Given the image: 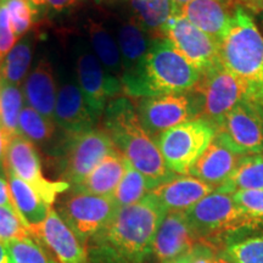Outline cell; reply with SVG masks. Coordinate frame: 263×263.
<instances>
[{"mask_svg":"<svg viewBox=\"0 0 263 263\" xmlns=\"http://www.w3.org/2000/svg\"><path fill=\"white\" fill-rule=\"evenodd\" d=\"M16 35L12 29L10 16L4 0H0V65L16 44Z\"/></svg>","mask_w":263,"mask_h":263,"instance_id":"cell-37","label":"cell"},{"mask_svg":"<svg viewBox=\"0 0 263 263\" xmlns=\"http://www.w3.org/2000/svg\"><path fill=\"white\" fill-rule=\"evenodd\" d=\"M199 242L222 251L227 240L242 230L263 227V219H257L242 211L232 194L215 190L190 207L185 212Z\"/></svg>","mask_w":263,"mask_h":263,"instance_id":"cell-5","label":"cell"},{"mask_svg":"<svg viewBox=\"0 0 263 263\" xmlns=\"http://www.w3.org/2000/svg\"><path fill=\"white\" fill-rule=\"evenodd\" d=\"M180 12L192 24L219 43L229 29L232 12L221 0H190Z\"/></svg>","mask_w":263,"mask_h":263,"instance_id":"cell-21","label":"cell"},{"mask_svg":"<svg viewBox=\"0 0 263 263\" xmlns=\"http://www.w3.org/2000/svg\"><path fill=\"white\" fill-rule=\"evenodd\" d=\"M216 134L240 155L263 154V106L250 99L241 101L227 115Z\"/></svg>","mask_w":263,"mask_h":263,"instance_id":"cell-12","label":"cell"},{"mask_svg":"<svg viewBox=\"0 0 263 263\" xmlns=\"http://www.w3.org/2000/svg\"><path fill=\"white\" fill-rule=\"evenodd\" d=\"M29 2H31V4L35 11H38V9H41L45 5V0H29Z\"/></svg>","mask_w":263,"mask_h":263,"instance_id":"cell-47","label":"cell"},{"mask_svg":"<svg viewBox=\"0 0 263 263\" xmlns=\"http://www.w3.org/2000/svg\"><path fill=\"white\" fill-rule=\"evenodd\" d=\"M94 2H100V0H94Z\"/></svg>","mask_w":263,"mask_h":263,"instance_id":"cell-52","label":"cell"},{"mask_svg":"<svg viewBox=\"0 0 263 263\" xmlns=\"http://www.w3.org/2000/svg\"><path fill=\"white\" fill-rule=\"evenodd\" d=\"M193 250H194V249H193ZM193 250L189 252V254H186L185 256H183V257L176 259V261L172 262V263H192V259H193Z\"/></svg>","mask_w":263,"mask_h":263,"instance_id":"cell-45","label":"cell"},{"mask_svg":"<svg viewBox=\"0 0 263 263\" xmlns=\"http://www.w3.org/2000/svg\"><path fill=\"white\" fill-rule=\"evenodd\" d=\"M0 207L8 209L11 212L16 213V215H17L18 217H21V216H20L18 211H17V209H16L14 200H12L9 183L6 182V179L2 178V177H0ZM26 224H27V223H26Z\"/></svg>","mask_w":263,"mask_h":263,"instance_id":"cell-39","label":"cell"},{"mask_svg":"<svg viewBox=\"0 0 263 263\" xmlns=\"http://www.w3.org/2000/svg\"><path fill=\"white\" fill-rule=\"evenodd\" d=\"M103 117L104 130L116 150L149 180L153 188L177 176L164 163L156 141L140 124L137 108L129 99L120 97L108 101Z\"/></svg>","mask_w":263,"mask_h":263,"instance_id":"cell-2","label":"cell"},{"mask_svg":"<svg viewBox=\"0 0 263 263\" xmlns=\"http://www.w3.org/2000/svg\"><path fill=\"white\" fill-rule=\"evenodd\" d=\"M8 183L11 192L12 200L21 216V218L31 227L37 226L47 218L51 206L44 202V200L33 190L27 183L16 177L8 171Z\"/></svg>","mask_w":263,"mask_h":263,"instance_id":"cell-25","label":"cell"},{"mask_svg":"<svg viewBox=\"0 0 263 263\" xmlns=\"http://www.w3.org/2000/svg\"><path fill=\"white\" fill-rule=\"evenodd\" d=\"M216 190L228 194L239 190H263V154L242 156L229 179Z\"/></svg>","mask_w":263,"mask_h":263,"instance_id":"cell-27","label":"cell"},{"mask_svg":"<svg viewBox=\"0 0 263 263\" xmlns=\"http://www.w3.org/2000/svg\"><path fill=\"white\" fill-rule=\"evenodd\" d=\"M126 167L127 160L117 150H115L97 167H94L83 180H81L77 185L71 186V189L91 195L112 196L122 179Z\"/></svg>","mask_w":263,"mask_h":263,"instance_id":"cell-23","label":"cell"},{"mask_svg":"<svg viewBox=\"0 0 263 263\" xmlns=\"http://www.w3.org/2000/svg\"><path fill=\"white\" fill-rule=\"evenodd\" d=\"M88 33L91 51L105 70L121 81L123 74V64L116 38L106 27L95 22H91Z\"/></svg>","mask_w":263,"mask_h":263,"instance_id":"cell-26","label":"cell"},{"mask_svg":"<svg viewBox=\"0 0 263 263\" xmlns=\"http://www.w3.org/2000/svg\"><path fill=\"white\" fill-rule=\"evenodd\" d=\"M54 121L67 134L83 133L94 128L97 121L78 84L66 82L60 87L55 104Z\"/></svg>","mask_w":263,"mask_h":263,"instance_id":"cell-18","label":"cell"},{"mask_svg":"<svg viewBox=\"0 0 263 263\" xmlns=\"http://www.w3.org/2000/svg\"><path fill=\"white\" fill-rule=\"evenodd\" d=\"M18 134L32 141L35 146H47L54 138L55 122L27 105L20 114Z\"/></svg>","mask_w":263,"mask_h":263,"instance_id":"cell-31","label":"cell"},{"mask_svg":"<svg viewBox=\"0 0 263 263\" xmlns=\"http://www.w3.org/2000/svg\"><path fill=\"white\" fill-rule=\"evenodd\" d=\"M153 37L144 31L132 18L120 22L117 27L116 42L120 49L123 64V74L121 83L129 80L139 70L141 62L149 50Z\"/></svg>","mask_w":263,"mask_h":263,"instance_id":"cell-22","label":"cell"},{"mask_svg":"<svg viewBox=\"0 0 263 263\" xmlns=\"http://www.w3.org/2000/svg\"><path fill=\"white\" fill-rule=\"evenodd\" d=\"M239 2H240V6H241V8H245V6L249 4L250 0H239Z\"/></svg>","mask_w":263,"mask_h":263,"instance_id":"cell-49","label":"cell"},{"mask_svg":"<svg viewBox=\"0 0 263 263\" xmlns=\"http://www.w3.org/2000/svg\"><path fill=\"white\" fill-rule=\"evenodd\" d=\"M217 128L197 117L163 132L156 139L164 163L178 176L189 174L192 166L211 144Z\"/></svg>","mask_w":263,"mask_h":263,"instance_id":"cell-6","label":"cell"},{"mask_svg":"<svg viewBox=\"0 0 263 263\" xmlns=\"http://www.w3.org/2000/svg\"><path fill=\"white\" fill-rule=\"evenodd\" d=\"M242 156L244 155L230 149L216 134L211 144L192 166L189 176L195 177L217 189L229 179Z\"/></svg>","mask_w":263,"mask_h":263,"instance_id":"cell-17","label":"cell"},{"mask_svg":"<svg viewBox=\"0 0 263 263\" xmlns=\"http://www.w3.org/2000/svg\"><path fill=\"white\" fill-rule=\"evenodd\" d=\"M217 251L211 246L199 242L193 250L192 263H215Z\"/></svg>","mask_w":263,"mask_h":263,"instance_id":"cell-38","label":"cell"},{"mask_svg":"<svg viewBox=\"0 0 263 263\" xmlns=\"http://www.w3.org/2000/svg\"><path fill=\"white\" fill-rule=\"evenodd\" d=\"M262 106H263V105H262Z\"/></svg>","mask_w":263,"mask_h":263,"instance_id":"cell-53","label":"cell"},{"mask_svg":"<svg viewBox=\"0 0 263 263\" xmlns=\"http://www.w3.org/2000/svg\"><path fill=\"white\" fill-rule=\"evenodd\" d=\"M215 263H233V262L230 261V259L227 258L226 256L223 255L221 251H219V252H217V255H216Z\"/></svg>","mask_w":263,"mask_h":263,"instance_id":"cell-46","label":"cell"},{"mask_svg":"<svg viewBox=\"0 0 263 263\" xmlns=\"http://www.w3.org/2000/svg\"><path fill=\"white\" fill-rule=\"evenodd\" d=\"M199 244L185 212L167 211L153 241L154 258L159 263H172L189 254Z\"/></svg>","mask_w":263,"mask_h":263,"instance_id":"cell-16","label":"cell"},{"mask_svg":"<svg viewBox=\"0 0 263 263\" xmlns=\"http://www.w3.org/2000/svg\"><path fill=\"white\" fill-rule=\"evenodd\" d=\"M195 91L201 100V118L216 128L236 105L249 98L248 88L219 60L201 73Z\"/></svg>","mask_w":263,"mask_h":263,"instance_id":"cell-8","label":"cell"},{"mask_svg":"<svg viewBox=\"0 0 263 263\" xmlns=\"http://www.w3.org/2000/svg\"><path fill=\"white\" fill-rule=\"evenodd\" d=\"M33 55V38L26 34L6 55L0 65V76L10 84L20 87L24 84L26 74L31 66Z\"/></svg>","mask_w":263,"mask_h":263,"instance_id":"cell-28","label":"cell"},{"mask_svg":"<svg viewBox=\"0 0 263 263\" xmlns=\"http://www.w3.org/2000/svg\"><path fill=\"white\" fill-rule=\"evenodd\" d=\"M153 189L149 180L140 172H138L133 166H130L127 161L126 171L112 194V199L118 209H121V207L133 205L140 201Z\"/></svg>","mask_w":263,"mask_h":263,"instance_id":"cell-32","label":"cell"},{"mask_svg":"<svg viewBox=\"0 0 263 263\" xmlns=\"http://www.w3.org/2000/svg\"><path fill=\"white\" fill-rule=\"evenodd\" d=\"M11 172L27 183L31 188L52 207L58 195L71 189L64 180H50L43 174L41 157L34 144L22 136L12 137L6 150V173Z\"/></svg>","mask_w":263,"mask_h":263,"instance_id":"cell-11","label":"cell"},{"mask_svg":"<svg viewBox=\"0 0 263 263\" xmlns=\"http://www.w3.org/2000/svg\"><path fill=\"white\" fill-rule=\"evenodd\" d=\"M166 213L150 193L118 209L110 223L85 244L89 263H151L154 238Z\"/></svg>","mask_w":263,"mask_h":263,"instance_id":"cell-1","label":"cell"},{"mask_svg":"<svg viewBox=\"0 0 263 263\" xmlns=\"http://www.w3.org/2000/svg\"><path fill=\"white\" fill-rule=\"evenodd\" d=\"M216 188L195 177L184 174L174 176L161 183L150 194L164 207L166 211L186 212L203 197L215 192Z\"/></svg>","mask_w":263,"mask_h":263,"instance_id":"cell-19","label":"cell"},{"mask_svg":"<svg viewBox=\"0 0 263 263\" xmlns=\"http://www.w3.org/2000/svg\"><path fill=\"white\" fill-rule=\"evenodd\" d=\"M25 101L48 120L54 121L57 104V82L50 62L41 60L24 81Z\"/></svg>","mask_w":263,"mask_h":263,"instance_id":"cell-20","label":"cell"},{"mask_svg":"<svg viewBox=\"0 0 263 263\" xmlns=\"http://www.w3.org/2000/svg\"><path fill=\"white\" fill-rule=\"evenodd\" d=\"M172 2L176 4L177 6H179L180 9H182V6H184L185 4H188L190 0H172Z\"/></svg>","mask_w":263,"mask_h":263,"instance_id":"cell-48","label":"cell"},{"mask_svg":"<svg viewBox=\"0 0 263 263\" xmlns=\"http://www.w3.org/2000/svg\"><path fill=\"white\" fill-rule=\"evenodd\" d=\"M24 103L22 88L8 83L0 76V126L10 139L18 136V117Z\"/></svg>","mask_w":263,"mask_h":263,"instance_id":"cell-29","label":"cell"},{"mask_svg":"<svg viewBox=\"0 0 263 263\" xmlns=\"http://www.w3.org/2000/svg\"><path fill=\"white\" fill-rule=\"evenodd\" d=\"M163 38L196 68L203 73L219 61V44L195 27L182 12L174 15L167 24Z\"/></svg>","mask_w":263,"mask_h":263,"instance_id":"cell-14","label":"cell"},{"mask_svg":"<svg viewBox=\"0 0 263 263\" xmlns=\"http://www.w3.org/2000/svg\"><path fill=\"white\" fill-rule=\"evenodd\" d=\"M256 15H258V17H259V20H261V22H262V25H263V9L259 10V11Z\"/></svg>","mask_w":263,"mask_h":263,"instance_id":"cell-50","label":"cell"},{"mask_svg":"<svg viewBox=\"0 0 263 263\" xmlns=\"http://www.w3.org/2000/svg\"><path fill=\"white\" fill-rule=\"evenodd\" d=\"M137 114L141 126L156 141L163 132L201 116V100L195 89L188 93L140 98Z\"/></svg>","mask_w":263,"mask_h":263,"instance_id":"cell-9","label":"cell"},{"mask_svg":"<svg viewBox=\"0 0 263 263\" xmlns=\"http://www.w3.org/2000/svg\"><path fill=\"white\" fill-rule=\"evenodd\" d=\"M117 210L112 196L91 195L70 189V193L62 197L58 213L85 246L110 223Z\"/></svg>","mask_w":263,"mask_h":263,"instance_id":"cell-10","label":"cell"},{"mask_svg":"<svg viewBox=\"0 0 263 263\" xmlns=\"http://www.w3.org/2000/svg\"><path fill=\"white\" fill-rule=\"evenodd\" d=\"M31 234L58 263H89L85 246L52 207L44 221L31 227Z\"/></svg>","mask_w":263,"mask_h":263,"instance_id":"cell-15","label":"cell"},{"mask_svg":"<svg viewBox=\"0 0 263 263\" xmlns=\"http://www.w3.org/2000/svg\"><path fill=\"white\" fill-rule=\"evenodd\" d=\"M26 238H32V234L24 219L10 210L0 207V241L8 244L12 240Z\"/></svg>","mask_w":263,"mask_h":263,"instance_id":"cell-35","label":"cell"},{"mask_svg":"<svg viewBox=\"0 0 263 263\" xmlns=\"http://www.w3.org/2000/svg\"><path fill=\"white\" fill-rule=\"evenodd\" d=\"M232 195L246 215L263 219V190H239Z\"/></svg>","mask_w":263,"mask_h":263,"instance_id":"cell-36","label":"cell"},{"mask_svg":"<svg viewBox=\"0 0 263 263\" xmlns=\"http://www.w3.org/2000/svg\"><path fill=\"white\" fill-rule=\"evenodd\" d=\"M77 84L89 106L94 120H100L108 101L123 90L122 83L103 67L90 49H83L77 57Z\"/></svg>","mask_w":263,"mask_h":263,"instance_id":"cell-13","label":"cell"},{"mask_svg":"<svg viewBox=\"0 0 263 263\" xmlns=\"http://www.w3.org/2000/svg\"><path fill=\"white\" fill-rule=\"evenodd\" d=\"M6 245L14 263H58L50 252L33 238L12 240Z\"/></svg>","mask_w":263,"mask_h":263,"instance_id":"cell-33","label":"cell"},{"mask_svg":"<svg viewBox=\"0 0 263 263\" xmlns=\"http://www.w3.org/2000/svg\"><path fill=\"white\" fill-rule=\"evenodd\" d=\"M16 38L21 39L33 24L35 10L29 0H4Z\"/></svg>","mask_w":263,"mask_h":263,"instance_id":"cell-34","label":"cell"},{"mask_svg":"<svg viewBox=\"0 0 263 263\" xmlns=\"http://www.w3.org/2000/svg\"><path fill=\"white\" fill-rule=\"evenodd\" d=\"M201 73L166 38H154L139 70L122 82L123 91L132 98L193 91Z\"/></svg>","mask_w":263,"mask_h":263,"instance_id":"cell-3","label":"cell"},{"mask_svg":"<svg viewBox=\"0 0 263 263\" xmlns=\"http://www.w3.org/2000/svg\"><path fill=\"white\" fill-rule=\"evenodd\" d=\"M76 0H45V5L57 11H62V10L70 8L72 4H74Z\"/></svg>","mask_w":263,"mask_h":263,"instance_id":"cell-41","label":"cell"},{"mask_svg":"<svg viewBox=\"0 0 263 263\" xmlns=\"http://www.w3.org/2000/svg\"><path fill=\"white\" fill-rule=\"evenodd\" d=\"M132 20L153 38H163L167 24L180 8L172 0H129Z\"/></svg>","mask_w":263,"mask_h":263,"instance_id":"cell-24","label":"cell"},{"mask_svg":"<svg viewBox=\"0 0 263 263\" xmlns=\"http://www.w3.org/2000/svg\"><path fill=\"white\" fill-rule=\"evenodd\" d=\"M221 252L233 263H263V233L234 234L227 240Z\"/></svg>","mask_w":263,"mask_h":263,"instance_id":"cell-30","label":"cell"},{"mask_svg":"<svg viewBox=\"0 0 263 263\" xmlns=\"http://www.w3.org/2000/svg\"><path fill=\"white\" fill-rule=\"evenodd\" d=\"M111 2H120V0H111Z\"/></svg>","mask_w":263,"mask_h":263,"instance_id":"cell-51","label":"cell"},{"mask_svg":"<svg viewBox=\"0 0 263 263\" xmlns=\"http://www.w3.org/2000/svg\"><path fill=\"white\" fill-rule=\"evenodd\" d=\"M219 60L248 88L250 100L263 105V35L244 8L233 10L219 43Z\"/></svg>","mask_w":263,"mask_h":263,"instance_id":"cell-4","label":"cell"},{"mask_svg":"<svg viewBox=\"0 0 263 263\" xmlns=\"http://www.w3.org/2000/svg\"><path fill=\"white\" fill-rule=\"evenodd\" d=\"M244 9H249L254 14H257L259 10L263 9V0H250Z\"/></svg>","mask_w":263,"mask_h":263,"instance_id":"cell-43","label":"cell"},{"mask_svg":"<svg viewBox=\"0 0 263 263\" xmlns=\"http://www.w3.org/2000/svg\"><path fill=\"white\" fill-rule=\"evenodd\" d=\"M0 263H14L8 245L3 241H0Z\"/></svg>","mask_w":263,"mask_h":263,"instance_id":"cell-42","label":"cell"},{"mask_svg":"<svg viewBox=\"0 0 263 263\" xmlns=\"http://www.w3.org/2000/svg\"><path fill=\"white\" fill-rule=\"evenodd\" d=\"M221 2L230 10V11H233V10L240 6L239 0H221Z\"/></svg>","mask_w":263,"mask_h":263,"instance_id":"cell-44","label":"cell"},{"mask_svg":"<svg viewBox=\"0 0 263 263\" xmlns=\"http://www.w3.org/2000/svg\"><path fill=\"white\" fill-rule=\"evenodd\" d=\"M115 150L112 140L104 129L93 128L83 133L67 134L55 153L60 156L61 180L71 186L77 185Z\"/></svg>","mask_w":263,"mask_h":263,"instance_id":"cell-7","label":"cell"},{"mask_svg":"<svg viewBox=\"0 0 263 263\" xmlns=\"http://www.w3.org/2000/svg\"><path fill=\"white\" fill-rule=\"evenodd\" d=\"M10 138L3 127L0 126V177L8 180V173H6V150H8Z\"/></svg>","mask_w":263,"mask_h":263,"instance_id":"cell-40","label":"cell"}]
</instances>
